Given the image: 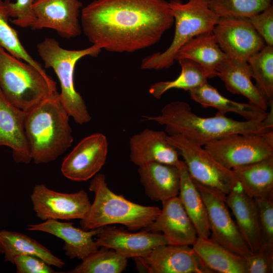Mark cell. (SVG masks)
<instances>
[{"label": "cell", "instance_id": "cell-12", "mask_svg": "<svg viewBox=\"0 0 273 273\" xmlns=\"http://www.w3.org/2000/svg\"><path fill=\"white\" fill-rule=\"evenodd\" d=\"M212 31L221 50L231 58L247 62L265 46L247 18L219 17Z\"/></svg>", "mask_w": 273, "mask_h": 273}, {"label": "cell", "instance_id": "cell-15", "mask_svg": "<svg viewBox=\"0 0 273 273\" xmlns=\"http://www.w3.org/2000/svg\"><path fill=\"white\" fill-rule=\"evenodd\" d=\"M32 8V30L51 29L67 39L81 34L82 4L79 0H36Z\"/></svg>", "mask_w": 273, "mask_h": 273}, {"label": "cell", "instance_id": "cell-7", "mask_svg": "<svg viewBox=\"0 0 273 273\" xmlns=\"http://www.w3.org/2000/svg\"><path fill=\"white\" fill-rule=\"evenodd\" d=\"M209 0H189L186 3L171 0L169 5L175 23V32L169 47L144 58L141 68L160 70L171 67L180 49L194 37L212 31L219 17L209 8Z\"/></svg>", "mask_w": 273, "mask_h": 273}, {"label": "cell", "instance_id": "cell-9", "mask_svg": "<svg viewBox=\"0 0 273 273\" xmlns=\"http://www.w3.org/2000/svg\"><path fill=\"white\" fill-rule=\"evenodd\" d=\"M204 148L220 164L232 169L273 156V130L229 135Z\"/></svg>", "mask_w": 273, "mask_h": 273}, {"label": "cell", "instance_id": "cell-24", "mask_svg": "<svg viewBox=\"0 0 273 273\" xmlns=\"http://www.w3.org/2000/svg\"><path fill=\"white\" fill-rule=\"evenodd\" d=\"M228 58L219 47L212 31H209L188 41L177 53L175 60L187 59L195 62L211 78L217 76L218 67Z\"/></svg>", "mask_w": 273, "mask_h": 273}, {"label": "cell", "instance_id": "cell-11", "mask_svg": "<svg viewBox=\"0 0 273 273\" xmlns=\"http://www.w3.org/2000/svg\"><path fill=\"white\" fill-rule=\"evenodd\" d=\"M30 198L36 215L42 220L82 219L91 205L83 190L65 193L51 190L42 184L34 187Z\"/></svg>", "mask_w": 273, "mask_h": 273}, {"label": "cell", "instance_id": "cell-32", "mask_svg": "<svg viewBox=\"0 0 273 273\" xmlns=\"http://www.w3.org/2000/svg\"><path fill=\"white\" fill-rule=\"evenodd\" d=\"M247 62L256 86L270 105L273 102V47L265 46Z\"/></svg>", "mask_w": 273, "mask_h": 273}, {"label": "cell", "instance_id": "cell-35", "mask_svg": "<svg viewBox=\"0 0 273 273\" xmlns=\"http://www.w3.org/2000/svg\"><path fill=\"white\" fill-rule=\"evenodd\" d=\"M254 200L258 213L261 245H273V197Z\"/></svg>", "mask_w": 273, "mask_h": 273}, {"label": "cell", "instance_id": "cell-4", "mask_svg": "<svg viewBox=\"0 0 273 273\" xmlns=\"http://www.w3.org/2000/svg\"><path fill=\"white\" fill-rule=\"evenodd\" d=\"M89 190L95 194V198L86 215L80 221L81 229L85 230L119 224L129 231H141L148 228L161 210L158 207L134 203L114 193L103 173L93 177Z\"/></svg>", "mask_w": 273, "mask_h": 273}, {"label": "cell", "instance_id": "cell-21", "mask_svg": "<svg viewBox=\"0 0 273 273\" xmlns=\"http://www.w3.org/2000/svg\"><path fill=\"white\" fill-rule=\"evenodd\" d=\"M236 224L244 240L252 253L261 245V237L257 206L254 198L247 194L239 183L225 196Z\"/></svg>", "mask_w": 273, "mask_h": 273}, {"label": "cell", "instance_id": "cell-8", "mask_svg": "<svg viewBox=\"0 0 273 273\" xmlns=\"http://www.w3.org/2000/svg\"><path fill=\"white\" fill-rule=\"evenodd\" d=\"M179 152L194 181L226 196L238 184L232 169L217 161L204 148L179 134L167 135Z\"/></svg>", "mask_w": 273, "mask_h": 273}, {"label": "cell", "instance_id": "cell-38", "mask_svg": "<svg viewBox=\"0 0 273 273\" xmlns=\"http://www.w3.org/2000/svg\"><path fill=\"white\" fill-rule=\"evenodd\" d=\"M250 23L266 45L273 47V6L249 18Z\"/></svg>", "mask_w": 273, "mask_h": 273}, {"label": "cell", "instance_id": "cell-25", "mask_svg": "<svg viewBox=\"0 0 273 273\" xmlns=\"http://www.w3.org/2000/svg\"><path fill=\"white\" fill-rule=\"evenodd\" d=\"M189 92L191 98L203 107L214 108L224 115L234 113L247 120H258L265 119L269 113L249 102H237L224 97L208 82Z\"/></svg>", "mask_w": 273, "mask_h": 273}, {"label": "cell", "instance_id": "cell-20", "mask_svg": "<svg viewBox=\"0 0 273 273\" xmlns=\"http://www.w3.org/2000/svg\"><path fill=\"white\" fill-rule=\"evenodd\" d=\"M26 114L9 102L0 89V146L10 148L18 163L28 164L32 160L25 134Z\"/></svg>", "mask_w": 273, "mask_h": 273}, {"label": "cell", "instance_id": "cell-31", "mask_svg": "<svg viewBox=\"0 0 273 273\" xmlns=\"http://www.w3.org/2000/svg\"><path fill=\"white\" fill-rule=\"evenodd\" d=\"M69 273H121L126 268L128 259L112 249L99 248L82 260Z\"/></svg>", "mask_w": 273, "mask_h": 273}, {"label": "cell", "instance_id": "cell-18", "mask_svg": "<svg viewBox=\"0 0 273 273\" xmlns=\"http://www.w3.org/2000/svg\"><path fill=\"white\" fill-rule=\"evenodd\" d=\"M162 203V208L146 229L162 233L170 244L192 246L198 238L197 232L178 196Z\"/></svg>", "mask_w": 273, "mask_h": 273}, {"label": "cell", "instance_id": "cell-34", "mask_svg": "<svg viewBox=\"0 0 273 273\" xmlns=\"http://www.w3.org/2000/svg\"><path fill=\"white\" fill-rule=\"evenodd\" d=\"M271 0H209V8L218 17L249 18L272 5Z\"/></svg>", "mask_w": 273, "mask_h": 273}, {"label": "cell", "instance_id": "cell-29", "mask_svg": "<svg viewBox=\"0 0 273 273\" xmlns=\"http://www.w3.org/2000/svg\"><path fill=\"white\" fill-rule=\"evenodd\" d=\"M0 240L6 261L14 264L16 256L29 255L37 257L50 265L63 267L64 262L36 240L17 232L0 231Z\"/></svg>", "mask_w": 273, "mask_h": 273}, {"label": "cell", "instance_id": "cell-16", "mask_svg": "<svg viewBox=\"0 0 273 273\" xmlns=\"http://www.w3.org/2000/svg\"><path fill=\"white\" fill-rule=\"evenodd\" d=\"M96 237L95 240L99 247L112 249L127 259L145 256L160 245L170 244L162 233L146 229L131 233L107 225L102 227Z\"/></svg>", "mask_w": 273, "mask_h": 273}, {"label": "cell", "instance_id": "cell-17", "mask_svg": "<svg viewBox=\"0 0 273 273\" xmlns=\"http://www.w3.org/2000/svg\"><path fill=\"white\" fill-rule=\"evenodd\" d=\"M166 132L146 128L129 140L130 161L138 167L150 162H159L180 167L178 152L167 140Z\"/></svg>", "mask_w": 273, "mask_h": 273}, {"label": "cell", "instance_id": "cell-40", "mask_svg": "<svg viewBox=\"0 0 273 273\" xmlns=\"http://www.w3.org/2000/svg\"><path fill=\"white\" fill-rule=\"evenodd\" d=\"M3 253V248L2 246V243L0 240V254Z\"/></svg>", "mask_w": 273, "mask_h": 273}, {"label": "cell", "instance_id": "cell-3", "mask_svg": "<svg viewBox=\"0 0 273 273\" xmlns=\"http://www.w3.org/2000/svg\"><path fill=\"white\" fill-rule=\"evenodd\" d=\"M69 117L58 93L26 112L25 134L35 164L55 161L71 147L73 138Z\"/></svg>", "mask_w": 273, "mask_h": 273}, {"label": "cell", "instance_id": "cell-14", "mask_svg": "<svg viewBox=\"0 0 273 273\" xmlns=\"http://www.w3.org/2000/svg\"><path fill=\"white\" fill-rule=\"evenodd\" d=\"M108 151L106 136L95 133L82 139L63 159L61 171L75 181H86L96 175L105 164Z\"/></svg>", "mask_w": 273, "mask_h": 273}, {"label": "cell", "instance_id": "cell-27", "mask_svg": "<svg viewBox=\"0 0 273 273\" xmlns=\"http://www.w3.org/2000/svg\"><path fill=\"white\" fill-rule=\"evenodd\" d=\"M203 263L213 272L246 273L245 258L211 238L198 237L192 245Z\"/></svg>", "mask_w": 273, "mask_h": 273}, {"label": "cell", "instance_id": "cell-30", "mask_svg": "<svg viewBox=\"0 0 273 273\" xmlns=\"http://www.w3.org/2000/svg\"><path fill=\"white\" fill-rule=\"evenodd\" d=\"M177 61L180 66L181 71L175 79L157 82L150 87L149 93L155 98H161L165 93L171 89H180L189 92L208 82V74L199 64L187 59Z\"/></svg>", "mask_w": 273, "mask_h": 273}, {"label": "cell", "instance_id": "cell-36", "mask_svg": "<svg viewBox=\"0 0 273 273\" xmlns=\"http://www.w3.org/2000/svg\"><path fill=\"white\" fill-rule=\"evenodd\" d=\"M244 258L246 273L273 272V245H262L256 252Z\"/></svg>", "mask_w": 273, "mask_h": 273}, {"label": "cell", "instance_id": "cell-6", "mask_svg": "<svg viewBox=\"0 0 273 273\" xmlns=\"http://www.w3.org/2000/svg\"><path fill=\"white\" fill-rule=\"evenodd\" d=\"M97 46L81 50L62 48L54 38L46 37L37 46L38 55L47 68H52L59 80L60 101L70 117L80 125L90 121L92 117L80 94L76 90L74 74L76 64L81 58L97 56L101 51Z\"/></svg>", "mask_w": 273, "mask_h": 273}, {"label": "cell", "instance_id": "cell-19", "mask_svg": "<svg viewBox=\"0 0 273 273\" xmlns=\"http://www.w3.org/2000/svg\"><path fill=\"white\" fill-rule=\"evenodd\" d=\"M102 228L85 230L75 227L71 222L48 219L40 223L29 224L27 229L45 232L63 240L65 255L71 259L83 260L100 248L94 237Z\"/></svg>", "mask_w": 273, "mask_h": 273}, {"label": "cell", "instance_id": "cell-2", "mask_svg": "<svg viewBox=\"0 0 273 273\" xmlns=\"http://www.w3.org/2000/svg\"><path fill=\"white\" fill-rule=\"evenodd\" d=\"M142 118L164 126L168 135L179 134L203 147L229 135L273 130L272 107L263 120L238 121L219 112L213 117H201L192 111L188 103L176 101L164 105L160 115Z\"/></svg>", "mask_w": 273, "mask_h": 273}, {"label": "cell", "instance_id": "cell-5", "mask_svg": "<svg viewBox=\"0 0 273 273\" xmlns=\"http://www.w3.org/2000/svg\"><path fill=\"white\" fill-rule=\"evenodd\" d=\"M56 82L46 72L0 47V89L17 108L27 112L58 93Z\"/></svg>", "mask_w": 273, "mask_h": 273}, {"label": "cell", "instance_id": "cell-10", "mask_svg": "<svg viewBox=\"0 0 273 273\" xmlns=\"http://www.w3.org/2000/svg\"><path fill=\"white\" fill-rule=\"evenodd\" d=\"M205 205L211 238L233 253L245 257L252 253L232 218L225 195L194 181Z\"/></svg>", "mask_w": 273, "mask_h": 273}, {"label": "cell", "instance_id": "cell-26", "mask_svg": "<svg viewBox=\"0 0 273 273\" xmlns=\"http://www.w3.org/2000/svg\"><path fill=\"white\" fill-rule=\"evenodd\" d=\"M232 170L243 191L252 198L273 197V156Z\"/></svg>", "mask_w": 273, "mask_h": 273}, {"label": "cell", "instance_id": "cell-22", "mask_svg": "<svg viewBox=\"0 0 273 273\" xmlns=\"http://www.w3.org/2000/svg\"><path fill=\"white\" fill-rule=\"evenodd\" d=\"M138 172L145 192L151 200L163 203L178 196L180 167L153 162L139 166Z\"/></svg>", "mask_w": 273, "mask_h": 273}, {"label": "cell", "instance_id": "cell-28", "mask_svg": "<svg viewBox=\"0 0 273 273\" xmlns=\"http://www.w3.org/2000/svg\"><path fill=\"white\" fill-rule=\"evenodd\" d=\"M180 181L178 197L193 223L198 237L210 235L207 212L201 195L184 162L180 167Z\"/></svg>", "mask_w": 273, "mask_h": 273}, {"label": "cell", "instance_id": "cell-39", "mask_svg": "<svg viewBox=\"0 0 273 273\" xmlns=\"http://www.w3.org/2000/svg\"><path fill=\"white\" fill-rule=\"evenodd\" d=\"M14 264L17 273H56L51 265L40 258L29 255L16 256Z\"/></svg>", "mask_w": 273, "mask_h": 273}, {"label": "cell", "instance_id": "cell-37", "mask_svg": "<svg viewBox=\"0 0 273 273\" xmlns=\"http://www.w3.org/2000/svg\"><path fill=\"white\" fill-rule=\"evenodd\" d=\"M10 21L20 27H31L34 21L33 5L36 0H5Z\"/></svg>", "mask_w": 273, "mask_h": 273}, {"label": "cell", "instance_id": "cell-1", "mask_svg": "<svg viewBox=\"0 0 273 273\" xmlns=\"http://www.w3.org/2000/svg\"><path fill=\"white\" fill-rule=\"evenodd\" d=\"M80 18L92 44L117 53L155 44L174 23L165 0H95L82 8Z\"/></svg>", "mask_w": 273, "mask_h": 273}, {"label": "cell", "instance_id": "cell-23", "mask_svg": "<svg viewBox=\"0 0 273 273\" xmlns=\"http://www.w3.org/2000/svg\"><path fill=\"white\" fill-rule=\"evenodd\" d=\"M217 75L226 89L246 98L249 103L267 111L270 104L252 82L251 72L247 61L228 58L217 69Z\"/></svg>", "mask_w": 273, "mask_h": 273}, {"label": "cell", "instance_id": "cell-33", "mask_svg": "<svg viewBox=\"0 0 273 273\" xmlns=\"http://www.w3.org/2000/svg\"><path fill=\"white\" fill-rule=\"evenodd\" d=\"M10 19L5 1L0 0V47L14 57L24 61L46 72L22 45L17 32L9 23Z\"/></svg>", "mask_w": 273, "mask_h": 273}, {"label": "cell", "instance_id": "cell-13", "mask_svg": "<svg viewBox=\"0 0 273 273\" xmlns=\"http://www.w3.org/2000/svg\"><path fill=\"white\" fill-rule=\"evenodd\" d=\"M140 272L149 273H212L188 245L164 244L148 255L132 258Z\"/></svg>", "mask_w": 273, "mask_h": 273}]
</instances>
